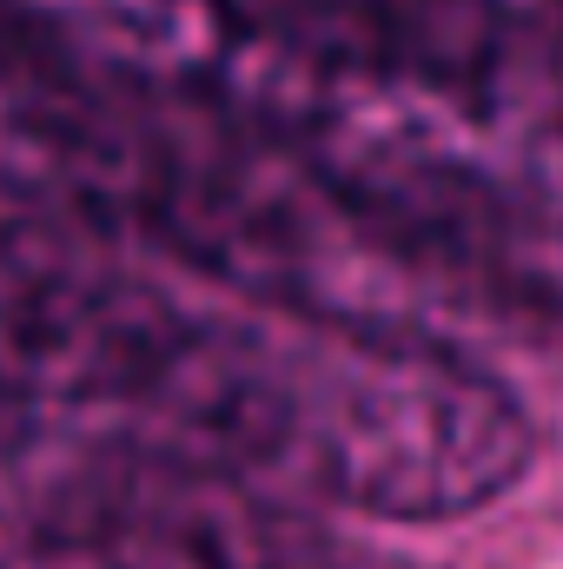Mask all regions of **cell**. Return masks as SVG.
Returning a JSON list of instances; mask_svg holds the SVG:
<instances>
[{"mask_svg": "<svg viewBox=\"0 0 563 569\" xmlns=\"http://www.w3.org/2000/svg\"><path fill=\"white\" fill-rule=\"evenodd\" d=\"M239 53L312 87L431 100L471 120L563 100L551 40L511 0H186Z\"/></svg>", "mask_w": 563, "mask_h": 569, "instance_id": "obj_1", "label": "cell"}, {"mask_svg": "<svg viewBox=\"0 0 563 569\" xmlns=\"http://www.w3.org/2000/svg\"><path fill=\"white\" fill-rule=\"evenodd\" d=\"M47 569H325V550L226 470L179 457L73 463L40 510Z\"/></svg>", "mask_w": 563, "mask_h": 569, "instance_id": "obj_2", "label": "cell"}, {"mask_svg": "<svg viewBox=\"0 0 563 569\" xmlns=\"http://www.w3.org/2000/svg\"><path fill=\"white\" fill-rule=\"evenodd\" d=\"M544 40H551V60H557V73H563V0H551V33Z\"/></svg>", "mask_w": 563, "mask_h": 569, "instance_id": "obj_3", "label": "cell"}, {"mask_svg": "<svg viewBox=\"0 0 563 569\" xmlns=\"http://www.w3.org/2000/svg\"><path fill=\"white\" fill-rule=\"evenodd\" d=\"M7 425H13V398L0 391V437H7Z\"/></svg>", "mask_w": 563, "mask_h": 569, "instance_id": "obj_4", "label": "cell"}]
</instances>
